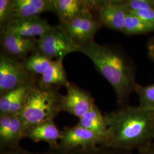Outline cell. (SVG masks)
<instances>
[{
  "mask_svg": "<svg viewBox=\"0 0 154 154\" xmlns=\"http://www.w3.org/2000/svg\"><path fill=\"white\" fill-rule=\"evenodd\" d=\"M105 115L109 137L103 146L132 151L153 142L154 111L125 106Z\"/></svg>",
  "mask_w": 154,
  "mask_h": 154,
  "instance_id": "obj_1",
  "label": "cell"
},
{
  "mask_svg": "<svg viewBox=\"0 0 154 154\" xmlns=\"http://www.w3.org/2000/svg\"><path fill=\"white\" fill-rule=\"evenodd\" d=\"M78 52L86 55L109 82L116 92L118 103L122 107L134 90L136 69L132 62L121 51L94 41L80 46Z\"/></svg>",
  "mask_w": 154,
  "mask_h": 154,
  "instance_id": "obj_2",
  "label": "cell"
},
{
  "mask_svg": "<svg viewBox=\"0 0 154 154\" xmlns=\"http://www.w3.org/2000/svg\"><path fill=\"white\" fill-rule=\"evenodd\" d=\"M62 97L57 88L34 85L28 94L22 110L17 114L26 134L30 128L45 122L54 120L61 112Z\"/></svg>",
  "mask_w": 154,
  "mask_h": 154,
  "instance_id": "obj_3",
  "label": "cell"
},
{
  "mask_svg": "<svg viewBox=\"0 0 154 154\" xmlns=\"http://www.w3.org/2000/svg\"><path fill=\"white\" fill-rule=\"evenodd\" d=\"M76 44L60 26H53L51 29L37 39V50L54 61L63 59L66 55L79 51Z\"/></svg>",
  "mask_w": 154,
  "mask_h": 154,
  "instance_id": "obj_4",
  "label": "cell"
},
{
  "mask_svg": "<svg viewBox=\"0 0 154 154\" xmlns=\"http://www.w3.org/2000/svg\"><path fill=\"white\" fill-rule=\"evenodd\" d=\"M35 80L26 70L22 62L5 53L0 55V95L1 96L19 88Z\"/></svg>",
  "mask_w": 154,
  "mask_h": 154,
  "instance_id": "obj_5",
  "label": "cell"
},
{
  "mask_svg": "<svg viewBox=\"0 0 154 154\" xmlns=\"http://www.w3.org/2000/svg\"><path fill=\"white\" fill-rule=\"evenodd\" d=\"M61 26L76 44L82 46L93 41L94 36L102 25L94 19L91 13H86L62 23Z\"/></svg>",
  "mask_w": 154,
  "mask_h": 154,
  "instance_id": "obj_6",
  "label": "cell"
},
{
  "mask_svg": "<svg viewBox=\"0 0 154 154\" xmlns=\"http://www.w3.org/2000/svg\"><path fill=\"white\" fill-rule=\"evenodd\" d=\"M103 141L94 132L77 124L73 127H66L62 131L58 148L64 151L75 149L93 148L102 146Z\"/></svg>",
  "mask_w": 154,
  "mask_h": 154,
  "instance_id": "obj_7",
  "label": "cell"
},
{
  "mask_svg": "<svg viewBox=\"0 0 154 154\" xmlns=\"http://www.w3.org/2000/svg\"><path fill=\"white\" fill-rule=\"evenodd\" d=\"M66 88L67 93L61 99V111L79 119L95 105L94 99L90 94L71 83Z\"/></svg>",
  "mask_w": 154,
  "mask_h": 154,
  "instance_id": "obj_8",
  "label": "cell"
},
{
  "mask_svg": "<svg viewBox=\"0 0 154 154\" xmlns=\"http://www.w3.org/2000/svg\"><path fill=\"white\" fill-rule=\"evenodd\" d=\"M95 10L98 13L102 25L123 32L127 11L122 1H95Z\"/></svg>",
  "mask_w": 154,
  "mask_h": 154,
  "instance_id": "obj_9",
  "label": "cell"
},
{
  "mask_svg": "<svg viewBox=\"0 0 154 154\" xmlns=\"http://www.w3.org/2000/svg\"><path fill=\"white\" fill-rule=\"evenodd\" d=\"M52 26L40 17H33L13 20L1 29V32L16 34L26 38H39Z\"/></svg>",
  "mask_w": 154,
  "mask_h": 154,
  "instance_id": "obj_10",
  "label": "cell"
},
{
  "mask_svg": "<svg viewBox=\"0 0 154 154\" xmlns=\"http://www.w3.org/2000/svg\"><path fill=\"white\" fill-rule=\"evenodd\" d=\"M53 5L62 23H66L81 14L95 9V1L52 0Z\"/></svg>",
  "mask_w": 154,
  "mask_h": 154,
  "instance_id": "obj_11",
  "label": "cell"
},
{
  "mask_svg": "<svg viewBox=\"0 0 154 154\" xmlns=\"http://www.w3.org/2000/svg\"><path fill=\"white\" fill-rule=\"evenodd\" d=\"M12 20L39 16L45 12L55 13L52 0H12Z\"/></svg>",
  "mask_w": 154,
  "mask_h": 154,
  "instance_id": "obj_12",
  "label": "cell"
},
{
  "mask_svg": "<svg viewBox=\"0 0 154 154\" xmlns=\"http://www.w3.org/2000/svg\"><path fill=\"white\" fill-rule=\"evenodd\" d=\"M1 44L8 54L23 58L37 49V39L26 38L13 33L1 32Z\"/></svg>",
  "mask_w": 154,
  "mask_h": 154,
  "instance_id": "obj_13",
  "label": "cell"
},
{
  "mask_svg": "<svg viewBox=\"0 0 154 154\" xmlns=\"http://www.w3.org/2000/svg\"><path fill=\"white\" fill-rule=\"evenodd\" d=\"M26 137L34 142H45L51 148H58L62 137V131L57 126L54 120H50L30 128Z\"/></svg>",
  "mask_w": 154,
  "mask_h": 154,
  "instance_id": "obj_14",
  "label": "cell"
},
{
  "mask_svg": "<svg viewBox=\"0 0 154 154\" xmlns=\"http://www.w3.org/2000/svg\"><path fill=\"white\" fill-rule=\"evenodd\" d=\"M77 124L98 135L103 141L102 146H104L109 137L108 123L105 114H102L97 106L94 105L88 112L79 118Z\"/></svg>",
  "mask_w": 154,
  "mask_h": 154,
  "instance_id": "obj_15",
  "label": "cell"
},
{
  "mask_svg": "<svg viewBox=\"0 0 154 154\" xmlns=\"http://www.w3.org/2000/svg\"><path fill=\"white\" fill-rule=\"evenodd\" d=\"M63 60L53 61L44 73L41 75L39 85L46 88H55L65 86L67 88L70 82L66 77V72L63 65Z\"/></svg>",
  "mask_w": 154,
  "mask_h": 154,
  "instance_id": "obj_16",
  "label": "cell"
},
{
  "mask_svg": "<svg viewBox=\"0 0 154 154\" xmlns=\"http://www.w3.org/2000/svg\"><path fill=\"white\" fill-rule=\"evenodd\" d=\"M45 154H134L132 151L121 149L98 146L93 148L75 149L70 151H64L58 148H51L45 151Z\"/></svg>",
  "mask_w": 154,
  "mask_h": 154,
  "instance_id": "obj_17",
  "label": "cell"
},
{
  "mask_svg": "<svg viewBox=\"0 0 154 154\" xmlns=\"http://www.w3.org/2000/svg\"><path fill=\"white\" fill-rule=\"evenodd\" d=\"M154 32V26L144 22L132 13L127 12L123 33L126 35H140Z\"/></svg>",
  "mask_w": 154,
  "mask_h": 154,
  "instance_id": "obj_18",
  "label": "cell"
},
{
  "mask_svg": "<svg viewBox=\"0 0 154 154\" xmlns=\"http://www.w3.org/2000/svg\"><path fill=\"white\" fill-rule=\"evenodd\" d=\"M53 61L36 49L22 63L26 70L32 74L42 75Z\"/></svg>",
  "mask_w": 154,
  "mask_h": 154,
  "instance_id": "obj_19",
  "label": "cell"
},
{
  "mask_svg": "<svg viewBox=\"0 0 154 154\" xmlns=\"http://www.w3.org/2000/svg\"><path fill=\"white\" fill-rule=\"evenodd\" d=\"M11 115V122L7 149H12L19 146L20 141L23 138L26 137V134L20 116L18 114Z\"/></svg>",
  "mask_w": 154,
  "mask_h": 154,
  "instance_id": "obj_20",
  "label": "cell"
},
{
  "mask_svg": "<svg viewBox=\"0 0 154 154\" xmlns=\"http://www.w3.org/2000/svg\"><path fill=\"white\" fill-rule=\"evenodd\" d=\"M134 91L138 95L139 106L154 111V83L142 85L137 83Z\"/></svg>",
  "mask_w": 154,
  "mask_h": 154,
  "instance_id": "obj_21",
  "label": "cell"
},
{
  "mask_svg": "<svg viewBox=\"0 0 154 154\" xmlns=\"http://www.w3.org/2000/svg\"><path fill=\"white\" fill-rule=\"evenodd\" d=\"M11 119V114L0 116V150L8 147Z\"/></svg>",
  "mask_w": 154,
  "mask_h": 154,
  "instance_id": "obj_22",
  "label": "cell"
},
{
  "mask_svg": "<svg viewBox=\"0 0 154 154\" xmlns=\"http://www.w3.org/2000/svg\"><path fill=\"white\" fill-rule=\"evenodd\" d=\"M22 87L23 86L1 96L0 116L9 114L11 105L16 99L19 94L21 91Z\"/></svg>",
  "mask_w": 154,
  "mask_h": 154,
  "instance_id": "obj_23",
  "label": "cell"
},
{
  "mask_svg": "<svg viewBox=\"0 0 154 154\" xmlns=\"http://www.w3.org/2000/svg\"><path fill=\"white\" fill-rule=\"evenodd\" d=\"M122 4L127 12H135L154 8V0H126Z\"/></svg>",
  "mask_w": 154,
  "mask_h": 154,
  "instance_id": "obj_24",
  "label": "cell"
},
{
  "mask_svg": "<svg viewBox=\"0 0 154 154\" xmlns=\"http://www.w3.org/2000/svg\"><path fill=\"white\" fill-rule=\"evenodd\" d=\"M11 2L12 0L0 1V24L2 28L12 20Z\"/></svg>",
  "mask_w": 154,
  "mask_h": 154,
  "instance_id": "obj_25",
  "label": "cell"
},
{
  "mask_svg": "<svg viewBox=\"0 0 154 154\" xmlns=\"http://www.w3.org/2000/svg\"><path fill=\"white\" fill-rule=\"evenodd\" d=\"M130 13L134 14L144 22L154 26V8Z\"/></svg>",
  "mask_w": 154,
  "mask_h": 154,
  "instance_id": "obj_26",
  "label": "cell"
},
{
  "mask_svg": "<svg viewBox=\"0 0 154 154\" xmlns=\"http://www.w3.org/2000/svg\"><path fill=\"white\" fill-rule=\"evenodd\" d=\"M0 154H45V152L43 153L33 152L19 146L15 148L1 149L0 150Z\"/></svg>",
  "mask_w": 154,
  "mask_h": 154,
  "instance_id": "obj_27",
  "label": "cell"
},
{
  "mask_svg": "<svg viewBox=\"0 0 154 154\" xmlns=\"http://www.w3.org/2000/svg\"><path fill=\"white\" fill-rule=\"evenodd\" d=\"M147 49L149 60L154 63V37L149 39L147 42Z\"/></svg>",
  "mask_w": 154,
  "mask_h": 154,
  "instance_id": "obj_28",
  "label": "cell"
},
{
  "mask_svg": "<svg viewBox=\"0 0 154 154\" xmlns=\"http://www.w3.org/2000/svg\"><path fill=\"white\" fill-rule=\"evenodd\" d=\"M138 154H154V143L152 142L147 146L138 150Z\"/></svg>",
  "mask_w": 154,
  "mask_h": 154,
  "instance_id": "obj_29",
  "label": "cell"
},
{
  "mask_svg": "<svg viewBox=\"0 0 154 154\" xmlns=\"http://www.w3.org/2000/svg\"></svg>",
  "mask_w": 154,
  "mask_h": 154,
  "instance_id": "obj_30",
  "label": "cell"
}]
</instances>
